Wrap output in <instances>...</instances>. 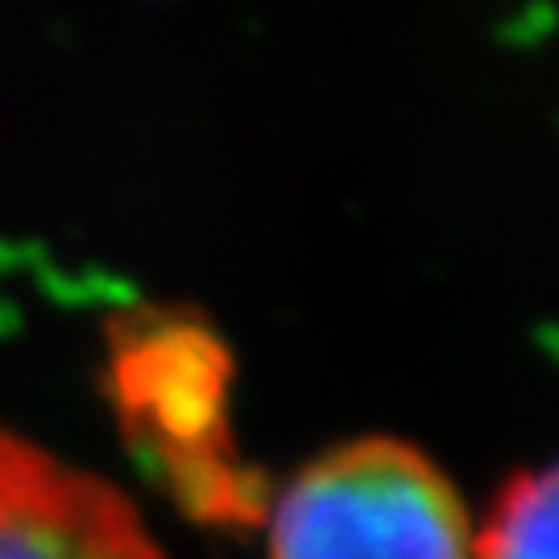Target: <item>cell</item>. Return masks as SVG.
I'll return each mask as SVG.
<instances>
[{"label": "cell", "instance_id": "obj_1", "mask_svg": "<svg viewBox=\"0 0 559 559\" xmlns=\"http://www.w3.org/2000/svg\"><path fill=\"white\" fill-rule=\"evenodd\" d=\"M108 390L124 440L191 519L261 522L270 493L233 440V360L200 320L150 311L112 328Z\"/></svg>", "mask_w": 559, "mask_h": 559}, {"label": "cell", "instance_id": "obj_3", "mask_svg": "<svg viewBox=\"0 0 559 559\" xmlns=\"http://www.w3.org/2000/svg\"><path fill=\"white\" fill-rule=\"evenodd\" d=\"M473 559H559V460L501 485L473 535Z\"/></svg>", "mask_w": 559, "mask_h": 559}, {"label": "cell", "instance_id": "obj_2", "mask_svg": "<svg viewBox=\"0 0 559 559\" xmlns=\"http://www.w3.org/2000/svg\"><path fill=\"white\" fill-rule=\"evenodd\" d=\"M270 559H473L460 489L394 436H360L307 460L265 506Z\"/></svg>", "mask_w": 559, "mask_h": 559}]
</instances>
